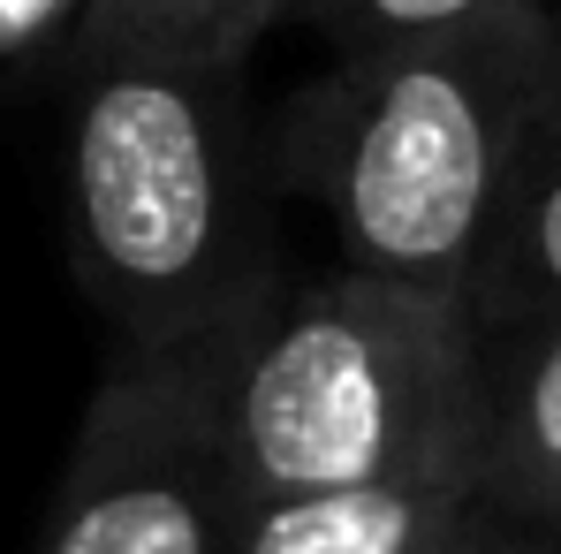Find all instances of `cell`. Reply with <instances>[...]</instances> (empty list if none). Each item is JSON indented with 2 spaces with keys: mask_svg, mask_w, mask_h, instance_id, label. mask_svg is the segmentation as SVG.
Wrapping results in <instances>:
<instances>
[{
  "mask_svg": "<svg viewBox=\"0 0 561 554\" xmlns=\"http://www.w3.org/2000/svg\"><path fill=\"white\" fill-rule=\"evenodd\" d=\"M478 517L485 509L470 471H410L251 501L236 554H463Z\"/></svg>",
  "mask_w": 561,
  "mask_h": 554,
  "instance_id": "cell-6",
  "label": "cell"
},
{
  "mask_svg": "<svg viewBox=\"0 0 561 554\" xmlns=\"http://www.w3.org/2000/svg\"><path fill=\"white\" fill-rule=\"evenodd\" d=\"M554 15H561V0H554Z\"/></svg>",
  "mask_w": 561,
  "mask_h": 554,
  "instance_id": "cell-13",
  "label": "cell"
},
{
  "mask_svg": "<svg viewBox=\"0 0 561 554\" xmlns=\"http://www.w3.org/2000/svg\"><path fill=\"white\" fill-rule=\"evenodd\" d=\"M311 0H145L129 23H152V31H175L205 54H228V61H251L280 23H304Z\"/></svg>",
  "mask_w": 561,
  "mask_h": 554,
  "instance_id": "cell-9",
  "label": "cell"
},
{
  "mask_svg": "<svg viewBox=\"0 0 561 554\" xmlns=\"http://www.w3.org/2000/svg\"><path fill=\"white\" fill-rule=\"evenodd\" d=\"M236 335L183 350L106 342L99 387L38 524V554H236L243 494L220 410Z\"/></svg>",
  "mask_w": 561,
  "mask_h": 554,
  "instance_id": "cell-4",
  "label": "cell"
},
{
  "mask_svg": "<svg viewBox=\"0 0 561 554\" xmlns=\"http://www.w3.org/2000/svg\"><path fill=\"white\" fill-rule=\"evenodd\" d=\"M501 8H524V0H311L304 31H319L327 54H365V46L425 38V31H456V23L501 15Z\"/></svg>",
  "mask_w": 561,
  "mask_h": 554,
  "instance_id": "cell-8",
  "label": "cell"
},
{
  "mask_svg": "<svg viewBox=\"0 0 561 554\" xmlns=\"http://www.w3.org/2000/svg\"><path fill=\"white\" fill-rule=\"evenodd\" d=\"M61 77V228L106 342L183 350L236 335L288 274L251 61L152 23H99Z\"/></svg>",
  "mask_w": 561,
  "mask_h": 554,
  "instance_id": "cell-1",
  "label": "cell"
},
{
  "mask_svg": "<svg viewBox=\"0 0 561 554\" xmlns=\"http://www.w3.org/2000/svg\"><path fill=\"white\" fill-rule=\"evenodd\" d=\"M84 23H92V0H0V69L69 61Z\"/></svg>",
  "mask_w": 561,
  "mask_h": 554,
  "instance_id": "cell-10",
  "label": "cell"
},
{
  "mask_svg": "<svg viewBox=\"0 0 561 554\" xmlns=\"http://www.w3.org/2000/svg\"><path fill=\"white\" fill-rule=\"evenodd\" d=\"M554 84V0L334 54L266 122L274 183L327 221L342 267L470 296Z\"/></svg>",
  "mask_w": 561,
  "mask_h": 554,
  "instance_id": "cell-2",
  "label": "cell"
},
{
  "mask_svg": "<svg viewBox=\"0 0 561 554\" xmlns=\"http://www.w3.org/2000/svg\"><path fill=\"white\" fill-rule=\"evenodd\" d=\"M463 554H561V547H554V532H531V524H508V517L485 509V517L470 524Z\"/></svg>",
  "mask_w": 561,
  "mask_h": 554,
  "instance_id": "cell-11",
  "label": "cell"
},
{
  "mask_svg": "<svg viewBox=\"0 0 561 554\" xmlns=\"http://www.w3.org/2000/svg\"><path fill=\"white\" fill-rule=\"evenodd\" d=\"M470 312H561V84L516 160L508 205L463 296Z\"/></svg>",
  "mask_w": 561,
  "mask_h": 554,
  "instance_id": "cell-7",
  "label": "cell"
},
{
  "mask_svg": "<svg viewBox=\"0 0 561 554\" xmlns=\"http://www.w3.org/2000/svg\"><path fill=\"white\" fill-rule=\"evenodd\" d=\"M137 8H145V0H92V23H84V31H99V23H129Z\"/></svg>",
  "mask_w": 561,
  "mask_h": 554,
  "instance_id": "cell-12",
  "label": "cell"
},
{
  "mask_svg": "<svg viewBox=\"0 0 561 554\" xmlns=\"http://www.w3.org/2000/svg\"><path fill=\"white\" fill-rule=\"evenodd\" d=\"M463 463L478 509L561 532V312H470Z\"/></svg>",
  "mask_w": 561,
  "mask_h": 554,
  "instance_id": "cell-5",
  "label": "cell"
},
{
  "mask_svg": "<svg viewBox=\"0 0 561 554\" xmlns=\"http://www.w3.org/2000/svg\"><path fill=\"white\" fill-rule=\"evenodd\" d=\"M220 410L243 509L311 486L470 471V304L342 259L288 267L228 350Z\"/></svg>",
  "mask_w": 561,
  "mask_h": 554,
  "instance_id": "cell-3",
  "label": "cell"
}]
</instances>
